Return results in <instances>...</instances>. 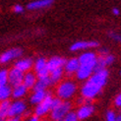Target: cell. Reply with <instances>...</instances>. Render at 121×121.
<instances>
[{
    "instance_id": "23",
    "label": "cell",
    "mask_w": 121,
    "mask_h": 121,
    "mask_svg": "<svg viewBox=\"0 0 121 121\" xmlns=\"http://www.w3.org/2000/svg\"><path fill=\"white\" fill-rule=\"evenodd\" d=\"M105 59H104V55H99L98 58H96V64H95V67L94 72H98V71H101L105 69Z\"/></svg>"
},
{
    "instance_id": "22",
    "label": "cell",
    "mask_w": 121,
    "mask_h": 121,
    "mask_svg": "<svg viewBox=\"0 0 121 121\" xmlns=\"http://www.w3.org/2000/svg\"><path fill=\"white\" fill-rule=\"evenodd\" d=\"M62 75H63V67H60V68H57L55 70L51 71L49 73V77H50L51 83L54 84V83L59 82L60 79L62 78Z\"/></svg>"
},
{
    "instance_id": "20",
    "label": "cell",
    "mask_w": 121,
    "mask_h": 121,
    "mask_svg": "<svg viewBox=\"0 0 121 121\" xmlns=\"http://www.w3.org/2000/svg\"><path fill=\"white\" fill-rule=\"evenodd\" d=\"M47 93H45L44 90H41V91H35L34 95H32L31 98V102L34 104H39V102H41L43 100V99L45 98Z\"/></svg>"
},
{
    "instance_id": "28",
    "label": "cell",
    "mask_w": 121,
    "mask_h": 121,
    "mask_svg": "<svg viewBox=\"0 0 121 121\" xmlns=\"http://www.w3.org/2000/svg\"><path fill=\"white\" fill-rule=\"evenodd\" d=\"M116 115L114 111L112 110H108L106 112V121H116Z\"/></svg>"
},
{
    "instance_id": "6",
    "label": "cell",
    "mask_w": 121,
    "mask_h": 121,
    "mask_svg": "<svg viewBox=\"0 0 121 121\" xmlns=\"http://www.w3.org/2000/svg\"><path fill=\"white\" fill-rule=\"evenodd\" d=\"M22 53H23V50L21 48H12V49H9L0 55V63L1 64L7 63L12 59L20 57L22 55Z\"/></svg>"
},
{
    "instance_id": "17",
    "label": "cell",
    "mask_w": 121,
    "mask_h": 121,
    "mask_svg": "<svg viewBox=\"0 0 121 121\" xmlns=\"http://www.w3.org/2000/svg\"><path fill=\"white\" fill-rule=\"evenodd\" d=\"M35 83H37V77H35V75L34 73H32V72H28L27 74H25L23 84L25 85L28 89L34 88Z\"/></svg>"
},
{
    "instance_id": "26",
    "label": "cell",
    "mask_w": 121,
    "mask_h": 121,
    "mask_svg": "<svg viewBox=\"0 0 121 121\" xmlns=\"http://www.w3.org/2000/svg\"><path fill=\"white\" fill-rule=\"evenodd\" d=\"M61 121H79V118L77 116V113L69 111Z\"/></svg>"
},
{
    "instance_id": "18",
    "label": "cell",
    "mask_w": 121,
    "mask_h": 121,
    "mask_svg": "<svg viewBox=\"0 0 121 121\" xmlns=\"http://www.w3.org/2000/svg\"><path fill=\"white\" fill-rule=\"evenodd\" d=\"M10 105H11V102L8 99L2 100L0 102V119L4 120L6 117L9 116Z\"/></svg>"
},
{
    "instance_id": "40",
    "label": "cell",
    "mask_w": 121,
    "mask_h": 121,
    "mask_svg": "<svg viewBox=\"0 0 121 121\" xmlns=\"http://www.w3.org/2000/svg\"><path fill=\"white\" fill-rule=\"evenodd\" d=\"M120 75H121V71H120Z\"/></svg>"
},
{
    "instance_id": "14",
    "label": "cell",
    "mask_w": 121,
    "mask_h": 121,
    "mask_svg": "<svg viewBox=\"0 0 121 121\" xmlns=\"http://www.w3.org/2000/svg\"><path fill=\"white\" fill-rule=\"evenodd\" d=\"M80 67V62L78 58H72L68 61H66L64 65V70L66 71V73L68 74H73L76 73Z\"/></svg>"
},
{
    "instance_id": "36",
    "label": "cell",
    "mask_w": 121,
    "mask_h": 121,
    "mask_svg": "<svg viewBox=\"0 0 121 121\" xmlns=\"http://www.w3.org/2000/svg\"><path fill=\"white\" fill-rule=\"evenodd\" d=\"M27 121H39V116L38 115H35V116H33V117H31L29 120H27Z\"/></svg>"
},
{
    "instance_id": "19",
    "label": "cell",
    "mask_w": 121,
    "mask_h": 121,
    "mask_svg": "<svg viewBox=\"0 0 121 121\" xmlns=\"http://www.w3.org/2000/svg\"><path fill=\"white\" fill-rule=\"evenodd\" d=\"M27 90H28V88L24 84L18 85V86L14 87V89L12 90V95H13L14 99H20L26 95Z\"/></svg>"
},
{
    "instance_id": "21",
    "label": "cell",
    "mask_w": 121,
    "mask_h": 121,
    "mask_svg": "<svg viewBox=\"0 0 121 121\" xmlns=\"http://www.w3.org/2000/svg\"><path fill=\"white\" fill-rule=\"evenodd\" d=\"M12 95V90L8 85H2L0 86V101L8 99Z\"/></svg>"
},
{
    "instance_id": "33",
    "label": "cell",
    "mask_w": 121,
    "mask_h": 121,
    "mask_svg": "<svg viewBox=\"0 0 121 121\" xmlns=\"http://www.w3.org/2000/svg\"><path fill=\"white\" fill-rule=\"evenodd\" d=\"M114 104L118 107H121V94H119L115 98V99H114Z\"/></svg>"
},
{
    "instance_id": "32",
    "label": "cell",
    "mask_w": 121,
    "mask_h": 121,
    "mask_svg": "<svg viewBox=\"0 0 121 121\" xmlns=\"http://www.w3.org/2000/svg\"><path fill=\"white\" fill-rule=\"evenodd\" d=\"M13 11L15 12V13H17V14H21V13H23V12H24V7L22 5L17 4V5H15L13 7Z\"/></svg>"
},
{
    "instance_id": "5",
    "label": "cell",
    "mask_w": 121,
    "mask_h": 121,
    "mask_svg": "<svg viewBox=\"0 0 121 121\" xmlns=\"http://www.w3.org/2000/svg\"><path fill=\"white\" fill-rule=\"evenodd\" d=\"M52 96L50 94H46L45 98L43 99L41 102H39V105L35 107V115H38L39 117V116H42L46 114L49 110H51V101H52Z\"/></svg>"
},
{
    "instance_id": "30",
    "label": "cell",
    "mask_w": 121,
    "mask_h": 121,
    "mask_svg": "<svg viewBox=\"0 0 121 121\" xmlns=\"http://www.w3.org/2000/svg\"><path fill=\"white\" fill-rule=\"evenodd\" d=\"M62 102V100H61V99L60 98H55V99H52V101H51V110L53 109V108H55V107H57Z\"/></svg>"
},
{
    "instance_id": "31",
    "label": "cell",
    "mask_w": 121,
    "mask_h": 121,
    "mask_svg": "<svg viewBox=\"0 0 121 121\" xmlns=\"http://www.w3.org/2000/svg\"><path fill=\"white\" fill-rule=\"evenodd\" d=\"M104 59H105V63L106 65H110L114 62V56L113 55H110V54H106V55H104Z\"/></svg>"
},
{
    "instance_id": "37",
    "label": "cell",
    "mask_w": 121,
    "mask_h": 121,
    "mask_svg": "<svg viewBox=\"0 0 121 121\" xmlns=\"http://www.w3.org/2000/svg\"><path fill=\"white\" fill-rule=\"evenodd\" d=\"M99 53H100V55H106V54H108V51H107V49H101L100 51H99Z\"/></svg>"
},
{
    "instance_id": "15",
    "label": "cell",
    "mask_w": 121,
    "mask_h": 121,
    "mask_svg": "<svg viewBox=\"0 0 121 121\" xmlns=\"http://www.w3.org/2000/svg\"><path fill=\"white\" fill-rule=\"evenodd\" d=\"M50 84H51V80H50L49 76L44 77V78H39V81H37V83L35 84L33 89H34V91L45 90Z\"/></svg>"
},
{
    "instance_id": "1",
    "label": "cell",
    "mask_w": 121,
    "mask_h": 121,
    "mask_svg": "<svg viewBox=\"0 0 121 121\" xmlns=\"http://www.w3.org/2000/svg\"><path fill=\"white\" fill-rule=\"evenodd\" d=\"M76 92V85L71 81L61 83L57 88V95L61 99H68Z\"/></svg>"
},
{
    "instance_id": "29",
    "label": "cell",
    "mask_w": 121,
    "mask_h": 121,
    "mask_svg": "<svg viewBox=\"0 0 121 121\" xmlns=\"http://www.w3.org/2000/svg\"><path fill=\"white\" fill-rule=\"evenodd\" d=\"M108 35H109V38H111L112 39H114L115 41L121 43V35H119L117 33H114V32H110L109 34H108Z\"/></svg>"
},
{
    "instance_id": "12",
    "label": "cell",
    "mask_w": 121,
    "mask_h": 121,
    "mask_svg": "<svg viewBox=\"0 0 121 121\" xmlns=\"http://www.w3.org/2000/svg\"><path fill=\"white\" fill-rule=\"evenodd\" d=\"M93 72H94L93 67L88 66V65H81L80 64V67L76 73H77V77L79 80H87L92 76Z\"/></svg>"
},
{
    "instance_id": "13",
    "label": "cell",
    "mask_w": 121,
    "mask_h": 121,
    "mask_svg": "<svg viewBox=\"0 0 121 121\" xmlns=\"http://www.w3.org/2000/svg\"><path fill=\"white\" fill-rule=\"evenodd\" d=\"M66 63V60L62 57H52L50 58L48 61L46 62V66H47V68L48 70H49V72L53 71V70H55L57 68H60V67H64V65Z\"/></svg>"
},
{
    "instance_id": "27",
    "label": "cell",
    "mask_w": 121,
    "mask_h": 121,
    "mask_svg": "<svg viewBox=\"0 0 121 121\" xmlns=\"http://www.w3.org/2000/svg\"><path fill=\"white\" fill-rule=\"evenodd\" d=\"M49 73L50 72H49V70H48L47 66H46L45 68H43V69H41V70L37 72V76H38V78H44V77L49 76Z\"/></svg>"
},
{
    "instance_id": "38",
    "label": "cell",
    "mask_w": 121,
    "mask_h": 121,
    "mask_svg": "<svg viewBox=\"0 0 121 121\" xmlns=\"http://www.w3.org/2000/svg\"><path fill=\"white\" fill-rule=\"evenodd\" d=\"M116 121H121V114L116 117Z\"/></svg>"
},
{
    "instance_id": "9",
    "label": "cell",
    "mask_w": 121,
    "mask_h": 121,
    "mask_svg": "<svg viewBox=\"0 0 121 121\" xmlns=\"http://www.w3.org/2000/svg\"><path fill=\"white\" fill-rule=\"evenodd\" d=\"M99 46L98 41H77L73 43L70 47V50L72 51H78L82 49H87V48H93Z\"/></svg>"
},
{
    "instance_id": "8",
    "label": "cell",
    "mask_w": 121,
    "mask_h": 121,
    "mask_svg": "<svg viewBox=\"0 0 121 121\" xmlns=\"http://www.w3.org/2000/svg\"><path fill=\"white\" fill-rule=\"evenodd\" d=\"M96 58L98 57H96V55L94 52H86V53H83L78 59H79V62L81 65L91 66L95 70V64H96Z\"/></svg>"
},
{
    "instance_id": "25",
    "label": "cell",
    "mask_w": 121,
    "mask_h": 121,
    "mask_svg": "<svg viewBox=\"0 0 121 121\" xmlns=\"http://www.w3.org/2000/svg\"><path fill=\"white\" fill-rule=\"evenodd\" d=\"M7 83H8V71L1 70L0 71V86L7 85Z\"/></svg>"
},
{
    "instance_id": "41",
    "label": "cell",
    "mask_w": 121,
    "mask_h": 121,
    "mask_svg": "<svg viewBox=\"0 0 121 121\" xmlns=\"http://www.w3.org/2000/svg\"><path fill=\"white\" fill-rule=\"evenodd\" d=\"M43 121H45V120H43Z\"/></svg>"
},
{
    "instance_id": "34",
    "label": "cell",
    "mask_w": 121,
    "mask_h": 121,
    "mask_svg": "<svg viewBox=\"0 0 121 121\" xmlns=\"http://www.w3.org/2000/svg\"><path fill=\"white\" fill-rule=\"evenodd\" d=\"M112 14L113 15H115V16H118L120 14V10L118 8H113L112 9Z\"/></svg>"
},
{
    "instance_id": "16",
    "label": "cell",
    "mask_w": 121,
    "mask_h": 121,
    "mask_svg": "<svg viewBox=\"0 0 121 121\" xmlns=\"http://www.w3.org/2000/svg\"><path fill=\"white\" fill-rule=\"evenodd\" d=\"M32 66H33V60L30 59V58L19 60V61L16 62V64H15V67L18 68V69H20L23 72L29 71L30 69L32 68Z\"/></svg>"
},
{
    "instance_id": "11",
    "label": "cell",
    "mask_w": 121,
    "mask_h": 121,
    "mask_svg": "<svg viewBox=\"0 0 121 121\" xmlns=\"http://www.w3.org/2000/svg\"><path fill=\"white\" fill-rule=\"evenodd\" d=\"M53 3V0H35L31 3H29L27 8L29 10H39L50 7Z\"/></svg>"
},
{
    "instance_id": "35",
    "label": "cell",
    "mask_w": 121,
    "mask_h": 121,
    "mask_svg": "<svg viewBox=\"0 0 121 121\" xmlns=\"http://www.w3.org/2000/svg\"><path fill=\"white\" fill-rule=\"evenodd\" d=\"M7 121H20L19 116H14V117H10Z\"/></svg>"
},
{
    "instance_id": "4",
    "label": "cell",
    "mask_w": 121,
    "mask_h": 121,
    "mask_svg": "<svg viewBox=\"0 0 121 121\" xmlns=\"http://www.w3.org/2000/svg\"><path fill=\"white\" fill-rule=\"evenodd\" d=\"M24 76H25V74H24L23 71L14 67L8 72V83L12 87H16L18 85H21L23 84L24 81Z\"/></svg>"
},
{
    "instance_id": "3",
    "label": "cell",
    "mask_w": 121,
    "mask_h": 121,
    "mask_svg": "<svg viewBox=\"0 0 121 121\" xmlns=\"http://www.w3.org/2000/svg\"><path fill=\"white\" fill-rule=\"evenodd\" d=\"M71 104L68 101H62L57 107L51 110V118L54 121H61L64 116L70 111Z\"/></svg>"
},
{
    "instance_id": "39",
    "label": "cell",
    "mask_w": 121,
    "mask_h": 121,
    "mask_svg": "<svg viewBox=\"0 0 121 121\" xmlns=\"http://www.w3.org/2000/svg\"><path fill=\"white\" fill-rule=\"evenodd\" d=\"M0 121H5V120H3V119H0Z\"/></svg>"
},
{
    "instance_id": "7",
    "label": "cell",
    "mask_w": 121,
    "mask_h": 121,
    "mask_svg": "<svg viewBox=\"0 0 121 121\" xmlns=\"http://www.w3.org/2000/svg\"><path fill=\"white\" fill-rule=\"evenodd\" d=\"M26 110V104L24 101L18 100L13 104H11L10 109H9V117H14V116H20L21 114L24 113Z\"/></svg>"
},
{
    "instance_id": "10",
    "label": "cell",
    "mask_w": 121,
    "mask_h": 121,
    "mask_svg": "<svg viewBox=\"0 0 121 121\" xmlns=\"http://www.w3.org/2000/svg\"><path fill=\"white\" fill-rule=\"evenodd\" d=\"M94 110H95L94 106L90 104H87L82 105L76 113H77V116L79 118V120H84L92 115L94 113Z\"/></svg>"
},
{
    "instance_id": "24",
    "label": "cell",
    "mask_w": 121,
    "mask_h": 121,
    "mask_svg": "<svg viewBox=\"0 0 121 121\" xmlns=\"http://www.w3.org/2000/svg\"><path fill=\"white\" fill-rule=\"evenodd\" d=\"M46 62L47 61L44 58H39L37 60V62H35V72H38V71H39L41 69L45 68L46 67Z\"/></svg>"
},
{
    "instance_id": "2",
    "label": "cell",
    "mask_w": 121,
    "mask_h": 121,
    "mask_svg": "<svg viewBox=\"0 0 121 121\" xmlns=\"http://www.w3.org/2000/svg\"><path fill=\"white\" fill-rule=\"evenodd\" d=\"M102 87H100L99 85L95 84V82L91 81L90 79L85 83V85L82 87V90H81V93H82V95L84 96L85 99H91L95 98V96L100 93Z\"/></svg>"
}]
</instances>
